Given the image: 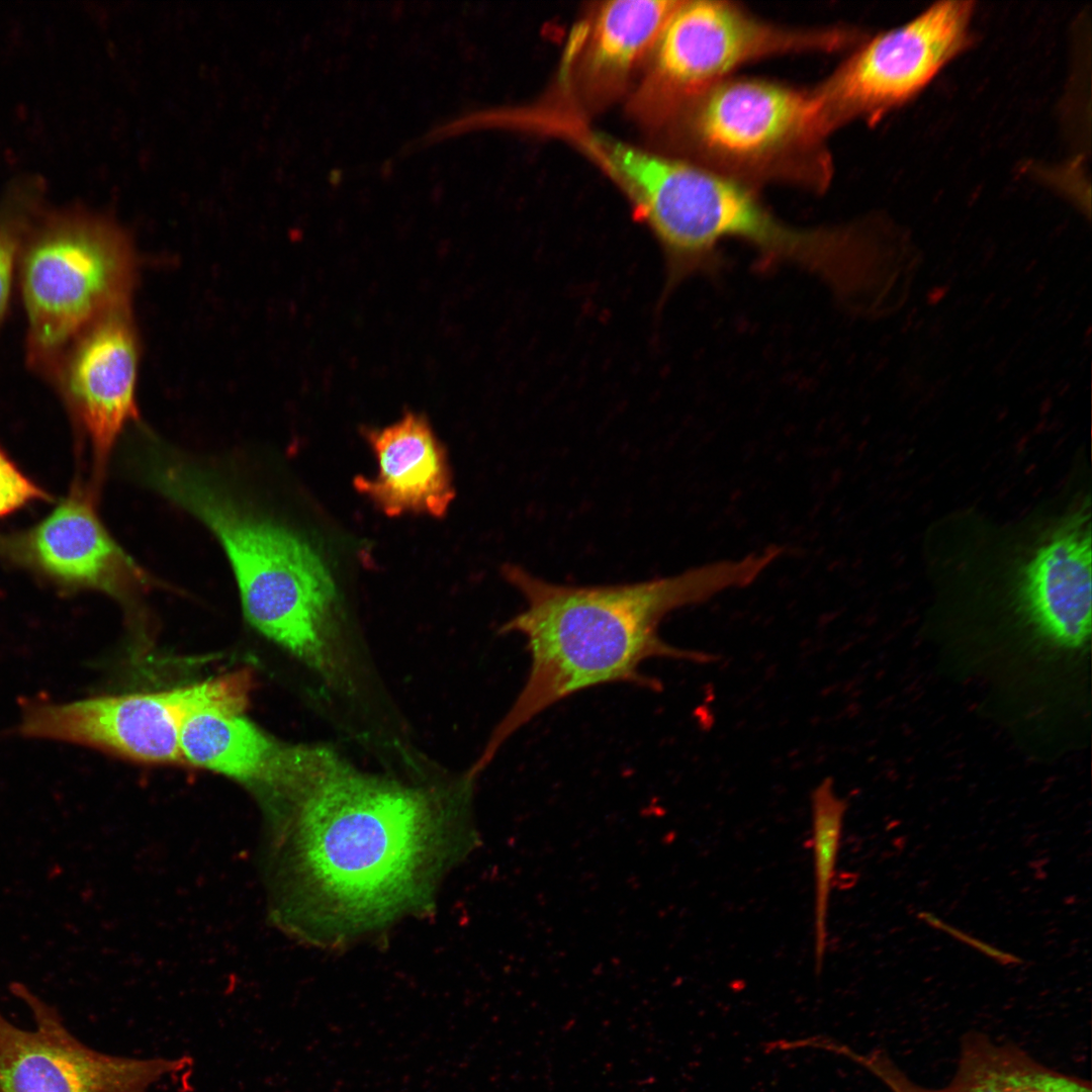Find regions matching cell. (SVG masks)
I'll use <instances>...</instances> for the list:
<instances>
[{
	"mask_svg": "<svg viewBox=\"0 0 1092 1092\" xmlns=\"http://www.w3.org/2000/svg\"><path fill=\"white\" fill-rule=\"evenodd\" d=\"M972 1H941L866 41L811 92L825 136L856 118L877 121L916 97L972 43Z\"/></svg>",
	"mask_w": 1092,
	"mask_h": 1092,
	"instance_id": "8992f818",
	"label": "cell"
},
{
	"mask_svg": "<svg viewBox=\"0 0 1092 1092\" xmlns=\"http://www.w3.org/2000/svg\"><path fill=\"white\" fill-rule=\"evenodd\" d=\"M18 267L27 358L50 374L79 333L128 303L136 262L129 236L113 219L80 206H44L23 241Z\"/></svg>",
	"mask_w": 1092,
	"mask_h": 1092,
	"instance_id": "277c9868",
	"label": "cell"
},
{
	"mask_svg": "<svg viewBox=\"0 0 1092 1092\" xmlns=\"http://www.w3.org/2000/svg\"><path fill=\"white\" fill-rule=\"evenodd\" d=\"M675 0H615L599 9L584 60L587 82L596 91L613 92L650 56Z\"/></svg>",
	"mask_w": 1092,
	"mask_h": 1092,
	"instance_id": "2e32d148",
	"label": "cell"
},
{
	"mask_svg": "<svg viewBox=\"0 0 1092 1092\" xmlns=\"http://www.w3.org/2000/svg\"><path fill=\"white\" fill-rule=\"evenodd\" d=\"M286 801L300 880L348 923L374 920L403 903L440 832L429 792L361 772L332 751Z\"/></svg>",
	"mask_w": 1092,
	"mask_h": 1092,
	"instance_id": "7a4b0ae2",
	"label": "cell"
},
{
	"mask_svg": "<svg viewBox=\"0 0 1092 1092\" xmlns=\"http://www.w3.org/2000/svg\"><path fill=\"white\" fill-rule=\"evenodd\" d=\"M869 1066L893 1092H1092L1088 1082L1048 1068L1015 1045L998 1044L982 1034L964 1038L958 1070L939 1089L914 1083L883 1057Z\"/></svg>",
	"mask_w": 1092,
	"mask_h": 1092,
	"instance_id": "9a60e30c",
	"label": "cell"
},
{
	"mask_svg": "<svg viewBox=\"0 0 1092 1092\" xmlns=\"http://www.w3.org/2000/svg\"><path fill=\"white\" fill-rule=\"evenodd\" d=\"M138 364L139 341L126 303L79 333L49 374L88 438L96 480L124 427L136 419Z\"/></svg>",
	"mask_w": 1092,
	"mask_h": 1092,
	"instance_id": "30bf717a",
	"label": "cell"
},
{
	"mask_svg": "<svg viewBox=\"0 0 1092 1092\" xmlns=\"http://www.w3.org/2000/svg\"><path fill=\"white\" fill-rule=\"evenodd\" d=\"M851 41L840 29L798 30L769 24L722 1H680L652 50L633 101L638 115L662 120L738 66L763 57L839 49Z\"/></svg>",
	"mask_w": 1092,
	"mask_h": 1092,
	"instance_id": "5b68a950",
	"label": "cell"
},
{
	"mask_svg": "<svg viewBox=\"0 0 1092 1092\" xmlns=\"http://www.w3.org/2000/svg\"><path fill=\"white\" fill-rule=\"evenodd\" d=\"M185 764L234 779L270 799H285L304 785L328 749L284 743L239 712L201 710L180 732Z\"/></svg>",
	"mask_w": 1092,
	"mask_h": 1092,
	"instance_id": "7c38bea8",
	"label": "cell"
},
{
	"mask_svg": "<svg viewBox=\"0 0 1092 1092\" xmlns=\"http://www.w3.org/2000/svg\"><path fill=\"white\" fill-rule=\"evenodd\" d=\"M775 560V551L767 548L671 576L583 586L549 582L522 566L505 565L504 577L526 606L499 631L523 636L531 662L524 686L495 727L481 759L490 762L515 732L578 692L617 682L661 690L657 679L642 672V664L649 659L714 662L717 657L712 653L663 640L658 634L661 621L677 609L750 584Z\"/></svg>",
	"mask_w": 1092,
	"mask_h": 1092,
	"instance_id": "6da1fadb",
	"label": "cell"
},
{
	"mask_svg": "<svg viewBox=\"0 0 1092 1092\" xmlns=\"http://www.w3.org/2000/svg\"><path fill=\"white\" fill-rule=\"evenodd\" d=\"M689 108V130L714 164L767 173L811 155L824 138L811 92L759 80H723Z\"/></svg>",
	"mask_w": 1092,
	"mask_h": 1092,
	"instance_id": "52a82bcc",
	"label": "cell"
},
{
	"mask_svg": "<svg viewBox=\"0 0 1092 1092\" xmlns=\"http://www.w3.org/2000/svg\"><path fill=\"white\" fill-rule=\"evenodd\" d=\"M917 917L932 928L947 933L948 935L954 937L957 940L970 945L974 949L982 952L983 954L998 962L1001 965L1016 966L1023 963V961L1015 954L1001 950L980 939H976L975 937L967 934L966 932L942 921L933 913L922 911L917 914Z\"/></svg>",
	"mask_w": 1092,
	"mask_h": 1092,
	"instance_id": "ffe728a7",
	"label": "cell"
},
{
	"mask_svg": "<svg viewBox=\"0 0 1092 1092\" xmlns=\"http://www.w3.org/2000/svg\"><path fill=\"white\" fill-rule=\"evenodd\" d=\"M156 491L200 520L233 568L245 619L327 681L343 674L337 589L321 556L289 528L237 498L208 470L161 445L138 460Z\"/></svg>",
	"mask_w": 1092,
	"mask_h": 1092,
	"instance_id": "3957f363",
	"label": "cell"
},
{
	"mask_svg": "<svg viewBox=\"0 0 1092 1092\" xmlns=\"http://www.w3.org/2000/svg\"><path fill=\"white\" fill-rule=\"evenodd\" d=\"M378 473L353 484L388 517L407 513L445 516L455 496L447 455L428 420L407 412L380 430H367Z\"/></svg>",
	"mask_w": 1092,
	"mask_h": 1092,
	"instance_id": "5bb4252c",
	"label": "cell"
},
{
	"mask_svg": "<svg viewBox=\"0 0 1092 1092\" xmlns=\"http://www.w3.org/2000/svg\"><path fill=\"white\" fill-rule=\"evenodd\" d=\"M847 803L835 792L831 778L819 783L811 794L814 855V958L822 970L827 947V917Z\"/></svg>",
	"mask_w": 1092,
	"mask_h": 1092,
	"instance_id": "e0dca14e",
	"label": "cell"
},
{
	"mask_svg": "<svg viewBox=\"0 0 1092 1092\" xmlns=\"http://www.w3.org/2000/svg\"><path fill=\"white\" fill-rule=\"evenodd\" d=\"M38 499H48L47 492L27 478L0 448V518Z\"/></svg>",
	"mask_w": 1092,
	"mask_h": 1092,
	"instance_id": "d6986e66",
	"label": "cell"
},
{
	"mask_svg": "<svg viewBox=\"0 0 1092 1092\" xmlns=\"http://www.w3.org/2000/svg\"><path fill=\"white\" fill-rule=\"evenodd\" d=\"M0 553L71 588L124 598L150 583L147 572L113 540L82 492L65 498L32 528L0 536Z\"/></svg>",
	"mask_w": 1092,
	"mask_h": 1092,
	"instance_id": "8fae6325",
	"label": "cell"
},
{
	"mask_svg": "<svg viewBox=\"0 0 1092 1092\" xmlns=\"http://www.w3.org/2000/svg\"><path fill=\"white\" fill-rule=\"evenodd\" d=\"M44 196L42 178L25 175L15 179L0 198V324L8 307L21 246L46 206Z\"/></svg>",
	"mask_w": 1092,
	"mask_h": 1092,
	"instance_id": "ac0fdd59",
	"label": "cell"
},
{
	"mask_svg": "<svg viewBox=\"0 0 1092 1092\" xmlns=\"http://www.w3.org/2000/svg\"><path fill=\"white\" fill-rule=\"evenodd\" d=\"M209 701L205 680L67 703L24 700L18 730L25 737L79 744L138 762L185 764L180 748L183 722Z\"/></svg>",
	"mask_w": 1092,
	"mask_h": 1092,
	"instance_id": "9c48e42d",
	"label": "cell"
},
{
	"mask_svg": "<svg viewBox=\"0 0 1092 1092\" xmlns=\"http://www.w3.org/2000/svg\"><path fill=\"white\" fill-rule=\"evenodd\" d=\"M31 1015L22 1028L0 1011V1092H150L178 1077L186 1058L108 1055L79 1040L58 1009L20 982L9 986Z\"/></svg>",
	"mask_w": 1092,
	"mask_h": 1092,
	"instance_id": "ba28073f",
	"label": "cell"
},
{
	"mask_svg": "<svg viewBox=\"0 0 1092 1092\" xmlns=\"http://www.w3.org/2000/svg\"><path fill=\"white\" fill-rule=\"evenodd\" d=\"M1091 533L1083 511L1032 553L1021 572V601L1044 638L1077 648L1091 630Z\"/></svg>",
	"mask_w": 1092,
	"mask_h": 1092,
	"instance_id": "4fadbf2b",
	"label": "cell"
}]
</instances>
